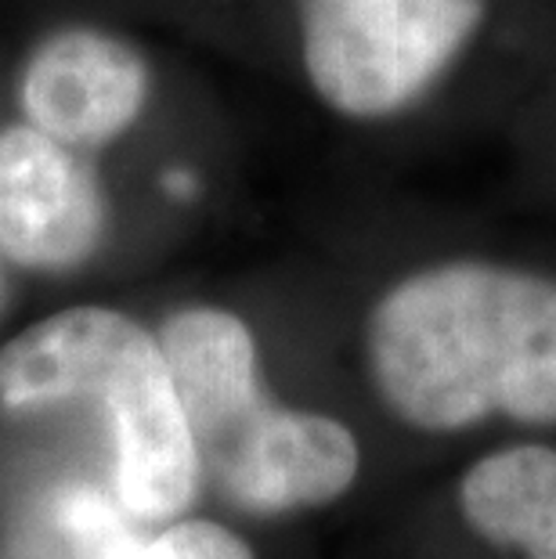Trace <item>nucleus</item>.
<instances>
[{
    "mask_svg": "<svg viewBox=\"0 0 556 559\" xmlns=\"http://www.w3.org/2000/svg\"><path fill=\"white\" fill-rule=\"evenodd\" d=\"M94 401L113 444V495L130 520H174L199 491V448L159 336L109 307H73L0 350V408Z\"/></svg>",
    "mask_w": 556,
    "mask_h": 559,
    "instance_id": "2",
    "label": "nucleus"
},
{
    "mask_svg": "<svg viewBox=\"0 0 556 559\" xmlns=\"http://www.w3.org/2000/svg\"><path fill=\"white\" fill-rule=\"evenodd\" d=\"M105 235L98 174L73 145L19 123L0 134V249L29 271H73Z\"/></svg>",
    "mask_w": 556,
    "mask_h": 559,
    "instance_id": "5",
    "label": "nucleus"
},
{
    "mask_svg": "<svg viewBox=\"0 0 556 559\" xmlns=\"http://www.w3.org/2000/svg\"><path fill=\"white\" fill-rule=\"evenodd\" d=\"M528 556H531V559H556V534H549L546 542H539Z\"/></svg>",
    "mask_w": 556,
    "mask_h": 559,
    "instance_id": "10",
    "label": "nucleus"
},
{
    "mask_svg": "<svg viewBox=\"0 0 556 559\" xmlns=\"http://www.w3.org/2000/svg\"><path fill=\"white\" fill-rule=\"evenodd\" d=\"M459 509L484 542L531 552L556 534V448L528 440L477 459L459 484Z\"/></svg>",
    "mask_w": 556,
    "mask_h": 559,
    "instance_id": "7",
    "label": "nucleus"
},
{
    "mask_svg": "<svg viewBox=\"0 0 556 559\" xmlns=\"http://www.w3.org/2000/svg\"><path fill=\"white\" fill-rule=\"evenodd\" d=\"M127 516L116 495L84 484L66 487L47 506V542L58 545V559H145V542Z\"/></svg>",
    "mask_w": 556,
    "mask_h": 559,
    "instance_id": "8",
    "label": "nucleus"
},
{
    "mask_svg": "<svg viewBox=\"0 0 556 559\" xmlns=\"http://www.w3.org/2000/svg\"><path fill=\"white\" fill-rule=\"evenodd\" d=\"M145 559H253V552L214 520H181L145 545Z\"/></svg>",
    "mask_w": 556,
    "mask_h": 559,
    "instance_id": "9",
    "label": "nucleus"
},
{
    "mask_svg": "<svg viewBox=\"0 0 556 559\" xmlns=\"http://www.w3.org/2000/svg\"><path fill=\"white\" fill-rule=\"evenodd\" d=\"M152 94L145 55L113 33L73 26L51 33L22 69L26 123L73 148H102L141 120Z\"/></svg>",
    "mask_w": 556,
    "mask_h": 559,
    "instance_id": "6",
    "label": "nucleus"
},
{
    "mask_svg": "<svg viewBox=\"0 0 556 559\" xmlns=\"http://www.w3.org/2000/svg\"><path fill=\"white\" fill-rule=\"evenodd\" d=\"M307 87L347 123L427 105L488 29L492 0H293Z\"/></svg>",
    "mask_w": 556,
    "mask_h": 559,
    "instance_id": "3",
    "label": "nucleus"
},
{
    "mask_svg": "<svg viewBox=\"0 0 556 559\" xmlns=\"http://www.w3.org/2000/svg\"><path fill=\"white\" fill-rule=\"evenodd\" d=\"M365 365L412 430L556 426V275L481 257L412 267L369 307Z\"/></svg>",
    "mask_w": 556,
    "mask_h": 559,
    "instance_id": "1",
    "label": "nucleus"
},
{
    "mask_svg": "<svg viewBox=\"0 0 556 559\" xmlns=\"http://www.w3.org/2000/svg\"><path fill=\"white\" fill-rule=\"evenodd\" d=\"M196 437L199 466L228 502L275 516L343 498L362 473V448L333 415L275 404L264 386L242 390Z\"/></svg>",
    "mask_w": 556,
    "mask_h": 559,
    "instance_id": "4",
    "label": "nucleus"
}]
</instances>
